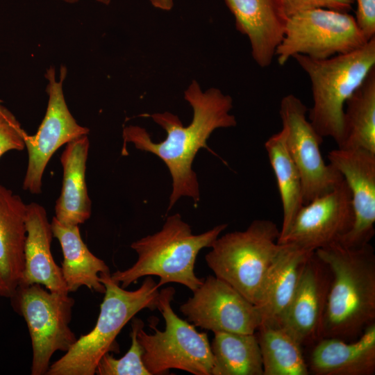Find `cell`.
I'll return each mask as SVG.
<instances>
[{
    "label": "cell",
    "instance_id": "1f68e13d",
    "mask_svg": "<svg viewBox=\"0 0 375 375\" xmlns=\"http://www.w3.org/2000/svg\"><path fill=\"white\" fill-rule=\"evenodd\" d=\"M65 1V2H67V3H76L78 2V1L80 0H63ZM99 3H101L103 4H105V5H108L110 2V0H95Z\"/></svg>",
    "mask_w": 375,
    "mask_h": 375
},
{
    "label": "cell",
    "instance_id": "83f0119b",
    "mask_svg": "<svg viewBox=\"0 0 375 375\" xmlns=\"http://www.w3.org/2000/svg\"><path fill=\"white\" fill-rule=\"evenodd\" d=\"M0 101V158L11 150L21 151L25 147L26 132L15 115Z\"/></svg>",
    "mask_w": 375,
    "mask_h": 375
},
{
    "label": "cell",
    "instance_id": "7a4b0ae2",
    "mask_svg": "<svg viewBox=\"0 0 375 375\" xmlns=\"http://www.w3.org/2000/svg\"><path fill=\"white\" fill-rule=\"evenodd\" d=\"M315 252L332 272L322 338L354 341L375 323L374 249L370 244L348 247L335 242Z\"/></svg>",
    "mask_w": 375,
    "mask_h": 375
},
{
    "label": "cell",
    "instance_id": "277c9868",
    "mask_svg": "<svg viewBox=\"0 0 375 375\" xmlns=\"http://www.w3.org/2000/svg\"><path fill=\"white\" fill-rule=\"evenodd\" d=\"M110 272L99 274L106 291L94 327L76 339L64 356L55 361L47 375H94L97 365L106 353L119 352L116 338L124 326L142 310L157 309L158 283L147 276L140 287L126 290L115 282Z\"/></svg>",
    "mask_w": 375,
    "mask_h": 375
},
{
    "label": "cell",
    "instance_id": "484cf974",
    "mask_svg": "<svg viewBox=\"0 0 375 375\" xmlns=\"http://www.w3.org/2000/svg\"><path fill=\"white\" fill-rule=\"evenodd\" d=\"M263 375H308L302 347L283 327L261 324L255 332Z\"/></svg>",
    "mask_w": 375,
    "mask_h": 375
},
{
    "label": "cell",
    "instance_id": "8fae6325",
    "mask_svg": "<svg viewBox=\"0 0 375 375\" xmlns=\"http://www.w3.org/2000/svg\"><path fill=\"white\" fill-rule=\"evenodd\" d=\"M59 74L56 79L54 67L47 69L46 91L49 98L46 113L37 133L33 135L26 133L24 138L28 160L23 189L33 194L41 193L43 174L56 151L89 133L88 128L76 122L67 106L62 90L67 76L65 66L60 67Z\"/></svg>",
    "mask_w": 375,
    "mask_h": 375
},
{
    "label": "cell",
    "instance_id": "8992f818",
    "mask_svg": "<svg viewBox=\"0 0 375 375\" xmlns=\"http://www.w3.org/2000/svg\"><path fill=\"white\" fill-rule=\"evenodd\" d=\"M279 234L272 221L256 219L244 231L218 237L206 262L215 276L257 306L268 269L281 248Z\"/></svg>",
    "mask_w": 375,
    "mask_h": 375
},
{
    "label": "cell",
    "instance_id": "30bf717a",
    "mask_svg": "<svg viewBox=\"0 0 375 375\" xmlns=\"http://www.w3.org/2000/svg\"><path fill=\"white\" fill-rule=\"evenodd\" d=\"M308 108L297 96L289 94L280 103L279 115L286 131V145L301 175L303 205L333 190L342 180L340 172L326 164L320 145L323 139L308 118Z\"/></svg>",
    "mask_w": 375,
    "mask_h": 375
},
{
    "label": "cell",
    "instance_id": "e0dca14e",
    "mask_svg": "<svg viewBox=\"0 0 375 375\" xmlns=\"http://www.w3.org/2000/svg\"><path fill=\"white\" fill-rule=\"evenodd\" d=\"M26 228L24 265L19 285L40 284L51 292L68 294L61 267L55 262L51 251L53 235L42 206L26 204Z\"/></svg>",
    "mask_w": 375,
    "mask_h": 375
},
{
    "label": "cell",
    "instance_id": "4dcf8cb0",
    "mask_svg": "<svg viewBox=\"0 0 375 375\" xmlns=\"http://www.w3.org/2000/svg\"><path fill=\"white\" fill-rule=\"evenodd\" d=\"M150 1L155 8L162 10H169L173 7V0H150Z\"/></svg>",
    "mask_w": 375,
    "mask_h": 375
},
{
    "label": "cell",
    "instance_id": "cb8c5ba5",
    "mask_svg": "<svg viewBox=\"0 0 375 375\" xmlns=\"http://www.w3.org/2000/svg\"><path fill=\"white\" fill-rule=\"evenodd\" d=\"M340 149L375 153V68L345 103Z\"/></svg>",
    "mask_w": 375,
    "mask_h": 375
},
{
    "label": "cell",
    "instance_id": "ac0fdd59",
    "mask_svg": "<svg viewBox=\"0 0 375 375\" xmlns=\"http://www.w3.org/2000/svg\"><path fill=\"white\" fill-rule=\"evenodd\" d=\"M26 204L0 184V297L10 298L24 265Z\"/></svg>",
    "mask_w": 375,
    "mask_h": 375
},
{
    "label": "cell",
    "instance_id": "7402d4cb",
    "mask_svg": "<svg viewBox=\"0 0 375 375\" xmlns=\"http://www.w3.org/2000/svg\"><path fill=\"white\" fill-rule=\"evenodd\" d=\"M53 235L59 241L62 255V274L69 293L85 286L104 294L99 274L110 272L106 262L94 256L83 242L78 225H65L54 217L51 222Z\"/></svg>",
    "mask_w": 375,
    "mask_h": 375
},
{
    "label": "cell",
    "instance_id": "9a60e30c",
    "mask_svg": "<svg viewBox=\"0 0 375 375\" xmlns=\"http://www.w3.org/2000/svg\"><path fill=\"white\" fill-rule=\"evenodd\" d=\"M332 272L314 251L307 260L280 326L303 347L322 338V331Z\"/></svg>",
    "mask_w": 375,
    "mask_h": 375
},
{
    "label": "cell",
    "instance_id": "ffe728a7",
    "mask_svg": "<svg viewBox=\"0 0 375 375\" xmlns=\"http://www.w3.org/2000/svg\"><path fill=\"white\" fill-rule=\"evenodd\" d=\"M314 251L293 244H281L265 276L260 301L256 306L260 314L261 324L280 326L305 264Z\"/></svg>",
    "mask_w": 375,
    "mask_h": 375
},
{
    "label": "cell",
    "instance_id": "d4e9b609",
    "mask_svg": "<svg viewBox=\"0 0 375 375\" xmlns=\"http://www.w3.org/2000/svg\"><path fill=\"white\" fill-rule=\"evenodd\" d=\"M212 375H263L256 333L215 332L210 344Z\"/></svg>",
    "mask_w": 375,
    "mask_h": 375
},
{
    "label": "cell",
    "instance_id": "6da1fadb",
    "mask_svg": "<svg viewBox=\"0 0 375 375\" xmlns=\"http://www.w3.org/2000/svg\"><path fill=\"white\" fill-rule=\"evenodd\" d=\"M184 98L193 110L188 126H184L178 116L169 112L150 115L166 131L164 140L153 142L147 130L139 126H126L122 133V155H127L126 144L131 142L136 149L157 156L167 165L172 179L167 211L181 197L192 198L197 206L200 191L197 174L192 169L194 159L201 148L217 156L207 145V140L215 129L237 124L235 116L231 114L233 99L220 90L212 88L203 92L194 80L185 91Z\"/></svg>",
    "mask_w": 375,
    "mask_h": 375
},
{
    "label": "cell",
    "instance_id": "f546056e",
    "mask_svg": "<svg viewBox=\"0 0 375 375\" xmlns=\"http://www.w3.org/2000/svg\"><path fill=\"white\" fill-rule=\"evenodd\" d=\"M356 2V22L367 39L375 38V0H354Z\"/></svg>",
    "mask_w": 375,
    "mask_h": 375
},
{
    "label": "cell",
    "instance_id": "ba28073f",
    "mask_svg": "<svg viewBox=\"0 0 375 375\" xmlns=\"http://www.w3.org/2000/svg\"><path fill=\"white\" fill-rule=\"evenodd\" d=\"M68 294L51 292L40 284L19 285L10 298L28 326L32 375L46 374L53 353L66 352L77 339L69 328L74 299Z\"/></svg>",
    "mask_w": 375,
    "mask_h": 375
},
{
    "label": "cell",
    "instance_id": "7c38bea8",
    "mask_svg": "<svg viewBox=\"0 0 375 375\" xmlns=\"http://www.w3.org/2000/svg\"><path fill=\"white\" fill-rule=\"evenodd\" d=\"M181 304L194 326L215 332L254 333L261 324L258 307L222 279L208 276Z\"/></svg>",
    "mask_w": 375,
    "mask_h": 375
},
{
    "label": "cell",
    "instance_id": "f1b7e54d",
    "mask_svg": "<svg viewBox=\"0 0 375 375\" xmlns=\"http://www.w3.org/2000/svg\"><path fill=\"white\" fill-rule=\"evenodd\" d=\"M287 17L297 12L315 9L328 8L342 12L351 10L354 0H278Z\"/></svg>",
    "mask_w": 375,
    "mask_h": 375
},
{
    "label": "cell",
    "instance_id": "3957f363",
    "mask_svg": "<svg viewBox=\"0 0 375 375\" xmlns=\"http://www.w3.org/2000/svg\"><path fill=\"white\" fill-rule=\"evenodd\" d=\"M227 226L219 224L195 235L180 214L169 216L159 231L131 244L138 254L137 260L126 269L111 274V278L126 288L142 277L156 276L160 278L159 287L176 283L194 291L203 282L194 273L199 251L210 247Z\"/></svg>",
    "mask_w": 375,
    "mask_h": 375
},
{
    "label": "cell",
    "instance_id": "9c48e42d",
    "mask_svg": "<svg viewBox=\"0 0 375 375\" xmlns=\"http://www.w3.org/2000/svg\"><path fill=\"white\" fill-rule=\"evenodd\" d=\"M367 41L348 12L315 8L288 17L275 56L281 66L296 54L326 59L356 50Z\"/></svg>",
    "mask_w": 375,
    "mask_h": 375
},
{
    "label": "cell",
    "instance_id": "4316f807",
    "mask_svg": "<svg viewBox=\"0 0 375 375\" xmlns=\"http://www.w3.org/2000/svg\"><path fill=\"white\" fill-rule=\"evenodd\" d=\"M144 322L133 318L131 332V344L126 353L122 358H115L110 352L99 360L95 374L98 375H151L143 360V349L138 339V331Z\"/></svg>",
    "mask_w": 375,
    "mask_h": 375
},
{
    "label": "cell",
    "instance_id": "d6986e66",
    "mask_svg": "<svg viewBox=\"0 0 375 375\" xmlns=\"http://www.w3.org/2000/svg\"><path fill=\"white\" fill-rule=\"evenodd\" d=\"M312 347L307 362L315 375H374L375 374V323L354 341L322 338Z\"/></svg>",
    "mask_w": 375,
    "mask_h": 375
},
{
    "label": "cell",
    "instance_id": "5bb4252c",
    "mask_svg": "<svg viewBox=\"0 0 375 375\" xmlns=\"http://www.w3.org/2000/svg\"><path fill=\"white\" fill-rule=\"evenodd\" d=\"M328 159L349 188L354 216L351 229L338 242L348 247L369 244L375 233V153L338 148L328 153Z\"/></svg>",
    "mask_w": 375,
    "mask_h": 375
},
{
    "label": "cell",
    "instance_id": "44dd1931",
    "mask_svg": "<svg viewBox=\"0 0 375 375\" xmlns=\"http://www.w3.org/2000/svg\"><path fill=\"white\" fill-rule=\"evenodd\" d=\"M90 142L88 135L68 142L60 156L62 185L55 206V218L65 225H78L92 212L85 181Z\"/></svg>",
    "mask_w": 375,
    "mask_h": 375
},
{
    "label": "cell",
    "instance_id": "52a82bcc",
    "mask_svg": "<svg viewBox=\"0 0 375 375\" xmlns=\"http://www.w3.org/2000/svg\"><path fill=\"white\" fill-rule=\"evenodd\" d=\"M174 294L172 287L159 291L157 309L165 319V330L157 329L153 323L152 334L144 331V325L138 331L143 362L151 375L168 374L172 369L194 375H212L214 360L208 335L174 312L172 307Z\"/></svg>",
    "mask_w": 375,
    "mask_h": 375
},
{
    "label": "cell",
    "instance_id": "2e32d148",
    "mask_svg": "<svg viewBox=\"0 0 375 375\" xmlns=\"http://www.w3.org/2000/svg\"><path fill=\"white\" fill-rule=\"evenodd\" d=\"M238 31L247 36L251 56L262 68L269 67L285 31L288 17L278 0H224Z\"/></svg>",
    "mask_w": 375,
    "mask_h": 375
},
{
    "label": "cell",
    "instance_id": "5b68a950",
    "mask_svg": "<svg viewBox=\"0 0 375 375\" xmlns=\"http://www.w3.org/2000/svg\"><path fill=\"white\" fill-rule=\"evenodd\" d=\"M292 58L310 79L313 104L308 120L322 138H331L338 147L345 103L375 68V38L356 50L326 59L301 54Z\"/></svg>",
    "mask_w": 375,
    "mask_h": 375
},
{
    "label": "cell",
    "instance_id": "603a6c76",
    "mask_svg": "<svg viewBox=\"0 0 375 375\" xmlns=\"http://www.w3.org/2000/svg\"><path fill=\"white\" fill-rule=\"evenodd\" d=\"M280 194L283 221L278 243L288 233L293 222L303 205V185L299 172L286 145V131L282 129L270 136L265 143Z\"/></svg>",
    "mask_w": 375,
    "mask_h": 375
},
{
    "label": "cell",
    "instance_id": "4fadbf2b",
    "mask_svg": "<svg viewBox=\"0 0 375 375\" xmlns=\"http://www.w3.org/2000/svg\"><path fill=\"white\" fill-rule=\"evenodd\" d=\"M354 220L349 188L343 180L331 192L302 206L286 236L290 243L315 251L338 242Z\"/></svg>",
    "mask_w": 375,
    "mask_h": 375
}]
</instances>
